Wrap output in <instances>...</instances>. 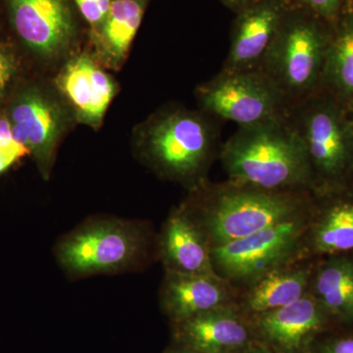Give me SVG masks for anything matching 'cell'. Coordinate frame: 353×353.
Segmentation results:
<instances>
[{"mask_svg": "<svg viewBox=\"0 0 353 353\" xmlns=\"http://www.w3.org/2000/svg\"><path fill=\"white\" fill-rule=\"evenodd\" d=\"M220 155L233 185L313 190L307 157L289 118L239 128L223 145Z\"/></svg>", "mask_w": 353, "mask_h": 353, "instance_id": "cell-1", "label": "cell"}, {"mask_svg": "<svg viewBox=\"0 0 353 353\" xmlns=\"http://www.w3.org/2000/svg\"><path fill=\"white\" fill-rule=\"evenodd\" d=\"M288 118L307 157L313 192L323 196L345 189L353 172V125L348 109L319 88L292 105Z\"/></svg>", "mask_w": 353, "mask_h": 353, "instance_id": "cell-2", "label": "cell"}, {"mask_svg": "<svg viewBox=\"0 0 353 353\" xmlns=\"http://www.w3.org/2000/svg\"><path fill=\"white\" fill-rule=\"evenodd\" d=\"M334 26L301 7L288 8L260 70L290 108L321 87Z\"/></svg>", "mask_w": 353, "mask_h": 353, "instance_id": "cell-3", "label": "cell"}, {"mask_svg": "<svg viewBox=\"0 0 353 353\" xmlns=\"http://www.w3.org/2000/svg\"><path fill=\"white\" fill-rule=\"evenodd\" d=\"M143 157L172 180L194 182L214 157L220 131L204 111L172 108L152 116L138 132Z\"/></svg>", "mask_w": 353, "mask_h": 353, "instance_id": "cell-4", "label": "cell"}, {"mask_svg": "<svg viewBox=\"0 0 353 353\" xmlns=\"http://www.w3.org/2000/svg\"><path fill=\"white\" fill-rule=\"evenodd\" d=\"M201 110L231 121L239 128L285 119L290 105L277 85L261 70H221L196 90Z\"/></svg>", "mask_w": 353, "mask_h": 353, "instance_id": "cell-5", "label": "cell"}, {"mask_svg": "<svg viewBox=\"0 0 353 353\" xmlns=\"http://www.w3.org/2000/svg\"><path fill=\"white\" fill-rule=\"evenodd\" d=\"M296 190H265L229 183L211 197L208 228L216 245L239 240L296 217Z\"/></svg>", "mask_w": 353, "mask_h": 353, "instance_id": "cell-6", "label": "cell"}, {"mask_svg": "<svg viewBox=\"0 0 353 353\" xmlns=\"http://www.w3.org/2000/svg\"><path fill=\"white\" fill-rule=\"evenodd\" d=\"M4 111L14 139L27 148L41 175L48 179L68 124L66 104L43 83L24 79L9 97Z\"/></svg>", "mask_w": 353, "mask_h": 353, "instance_id": "cell-7", "label": "cell"}, {"mask_svg": "<svg viewBox=\"0 0 353 353\" xmlns=\"http://www.w3.org/2000/svg\"><path fill=\"white\" fill-rule=\"evenodd\" d=\"M143 241L138 230L121 221H97L70 234L58 248V259L75 275L111 273L131 266Z\"/></svg>", "mask_w": 353, "mask_h": 353, "instance_id": "cell-8", "label": "cell"}, {"mask_svg": "<svg viewBox=\"0 0 353 353\" xmlns=\"http://www.w3.org/2000/svg\"><path fill=\"white\" fill-rule=\"evenodd\" d=\"M19 44L41 62H52L70 50L78 37L73 0H3Z\"/></svg>", "mask_w": 353, "mask_h": 353, "instance_id": "cell-9", "label": "cell"}, {"mask_svg": "<svg viewBox=\"0 0 353 353\" xmlns=\"http://www.w3.org/2000/svg\"><path fill=\"white\" fill-rule=\"evenodd\" d=\"M303 231V222L296 216L245 238L216 245L213 259L230 277H257L287 257Z\"/></svg>", "mask_w": 353, "mask_h": 353, "instance_id": "cell-10", "label": "cell"}, {"mask_svg": "<svg viewBox=\"0 0 353 353\" xmlns=\"http://www.w3.org/2000/svg\"><path fill=\"white\" fill-rule=\"evenodd\" d=\"M55 83L62 101L76 119L92 128L101 126L117 92L112 77L88 53L70 58Z\"/></svg>", "mask_w": 353, "mask_h": 353, "instance_id": "cell-11", "label": "cell"}, {"mask_svg": "<svg viewBox=\"0 0 353 353\" xmlns=\"http://www.w3.org/2000/svg\"><path fill=\"white\" fill-rule=\"evenodd\" d=\"M290 6V0H259L236 13L222 70L260 69Z\"/></svg>", "mask_w": 353, "mask_h": 353, "instance_id": "cell-12", "label": "cell"}, {"mask_svg": "<svg viewBox=\"0 0 353 353\" xmlns=\"http://www.w3.org/2000/svg\"><path fill=\"white\" fill-rule=\"evenodd\" d=\"M327 319L328 316L316 299L304 296L285 307L265 312L260 328L279 347L296 352L325 328Z\"/></svg>", "mask_w": 353, "mask_h": 353, "instance_id": "cell-13", "label": "cell"}, {"mask_svg": "<svg viewBox=\"0 0 353 353\" xmlns=\"http://www.w3.org/2000/svg\"><path fill=\"white\" fill-rule=\"evenodd\" d=\"M150 0H113L105 20L92 30V39L101 63L119 69L129 54Z\"/></svg>", "mask_w": 353, "mask_h": 353, "instance_id": "cell-14", "label": "cell"}, {"mask_svg": "<svg viewBox=\"0 0 353 353\" xmlns=\"http://www.w3.org/2000/svg\"><path fill=\"white\" fill-rule=\"evenodd\" d=\"M224 299V290L211 275L173 272L165 285V307L178 323L216 310Z\"/></svg>", "mask_w": 353, "mask_h": 353, "instance_id": "cell-15", "label": "cell"}, {"mask_svg": "<svg viewBox=\"0 0 353 353\" xmlns=\"http://www.w3.org/2000/svg\"><path fill=\"white\" fill-rule=\"evenodd\" d=\"M179 338L196 353H224L243 347L248 330L236 318L219 309L179 323Z\"/></svg>", "mask_w": 353, "mask_h": 353, "instance_id": "cell-16", "label": "cell"}, {"mask_svg": "<svg viewBox=\"0 0 353 353\" xmlns=\"http://www.w3.org/2000/svg\"><path fill=\"white\" fill-rule=\"evenodd\" d=\"M320 88L345 108L352 105L353 12L345 7L334 26Z\"/></svg>", "mask_w": 353, "mask_h": 353, "instance_id": "cell-17", "label": "cell"}, {"mask_svg": "<svg viewBox=\"0 0 353 353\" xmlns=\"http://www.w3.org/2000/svg\"><path fill=\"white\" fill-rule=\"evenodd\" d=\"M164 254L173 272L211 275V257L196 226L185 213L171 216L163 240Z\"/></svg>", "mask_w": 353, "mask_h": 353, "instance_id": "cell-18", "label": "cell"}, {"mask_svg": "<svg viewBox=\"0 0 353 353\" xmlns=\"http://www.w3.org/2000/svg\"><path fill=\"white\" fill-rule=\"evenodd\" d=\"M315 299L328 317L353 326V259L336 255L316 275Z\"/></svg>", "mask_w": 353, "mask_h": 353, "instance_id": "cell-19", "label": "cell"}, {"mask_svg": "<svg viewBox=\"0 0 353 353\" xmlns=\"http://www.w3.org/2000/svg\"><path fill=\"white\" fill-rule=\"evenodd\" d=\"M328 197L313 233V246L322 254L353 252V192L347 189L323 194Z\"/></svg>", "mask_w": 353, "mask_h": 353, "instance_id": "cell-20", "label": "cell"}, {"mask_svg": "<svg viewBox=\"0 0 353 353\" xmlns=\"http://www.w3.org/2000/svg\"><path fill=\"white\" fill-rule=\"evenodd\" d=\"M308 276L306 270L276 272L266 276L253 288L248 306L265 313L296 303L304 296Z\"/></svg>", "mask_w": 353, "mask_h": 353, "instance_id": "cell-21", "label": "cell"}, {"mask_svg": "<svg viewBox=\"0 0 353 353\" xmlns=\"http://www.w3.org/2000/svg\"><path fill=\"white\" fill-rule=\"evenodd\" d=\"M24 63L20 48L13 41L0 39V108H3L15 88L24 80Z\"/></svg>", "mask_w": 353, "mask_h": 353, "instance_id": "cell-22", "label": "cell"}, {"mask_svg": "<svg viewBox=\"0 0 353 353\" xmlns=\"http://www.w3.org/2000/svg\"><path fill=\"white\" fill-rule=\"evenodd\" d=\"M294 6L301 7L320 18L336 24L343 12L347 0H290Z\"/></svg>", "mask_w": 353, "mask_h": 353, "instance_id": "cell-23", "label": "cell"}, {"mask_svg": "<svg viewBox=\"0 0 353 353\" xmlns=\"http://www.w3.org/2000/svg\"><path fill=\"white\" fill-rule=\"evenodd\" d=\"M113 0H73L76 8L92 30L104 22Z\"/></svg>", "mask_w": 353, "mask_h": 353, "instance_id": "cell-24", "label": "cell"}, {"mask_svg": "<svg viewBox=\"0 0 353 353\" xmlns=\"http://www.w3.org/2000/svg\"><path fill=\"white\" fill-rule=\"evenodd\" d=\"M317 353H353V334H340L327 339Z\"/></svg>", "mask_w": 353, "mask_h": 353, "instance_id": "cell-25", "label": "cell"}, {"mask_svg": "<svg viewBox=\"0 0 353 353\" xmlns=\"http://www.w3.org/2000/svg\"><path fill=\"white\" fill-rule=\"evenodd\" d=\"M30 155L27 148L22 145L8 146L0 143V174L9 170L23 157Z\"/></svg>", "mask_w": 353, "mask_h": 353, "instance_id": "cell-26", "label": "cell"}, {"mask_svg": "<svg viewBox=\"0 0 353 353\" xmlns=\"http://www.w3.org/2000/svg\"><path fill=\"white\" fill-rule=\"evenodd\" d=\"M221 3L224 4L227 8L231 9L234 13L240 12L246 7L252 6L259 0H219Z\"/></svg>", "mask_w": 353, "mask_h": 353, "instance_id": "cell-27", "label": "cell"}, {"mask_svg": "<svg viewBox=\"0 0 353 353\" xmlns=\"http://www.w3.org/2000/svg\"><path fill=\"white\" fill-rule=\"evenodd\" d=\"M347 189L352 190L353 192V172L352 174V176H350V180H348V182L347 183Z\"/></svg>", "mask_w": 353, "mask_h": 353, "instance_id": "cell-28", "label": "cell"}, {"mask_svg": "<svg viewBox=\"0 0 353 353\" xmlns=\"http://www.w3.org/2000/svg\"><path fill=\"white\" fill-rule=\"evenodd\" d=\"M345 8H347L348 10L352 11L353 12V0H347L345 4Z\"/></svg>", "mask_w": 353, "mask_h": 353, "instance_id": "cell-29", "label": "cell"}, {"mask_svg": "<svg viewBox=\"0 0 353 353\" xmlns=\"http://www.w3.org/2000/svg\"><path fill=\"white\" fill-rule=\"evenodd\" d=\"M347 109H348V113H350V120H352V125H353V104H352V105H350V108H348Z\"/></svg>", "mask_w": 353, "mask_h": 353, "instance_id": "cell-30", "label": "cell"}, {"mask_svg": "<svg viewBox=\"0 0 353 353\" xmlns=\"http://www.w3.org/2000/svg\"><path fill=\"white\" fill-rule=\"evenodd\" d=\"M172 353H196V352H194V350H183V352H175Z\"/></svg>", "mask_w": 353, "mask_h": 353, "instance_id": "cell-31", "label": "cell"}]
</instances>
